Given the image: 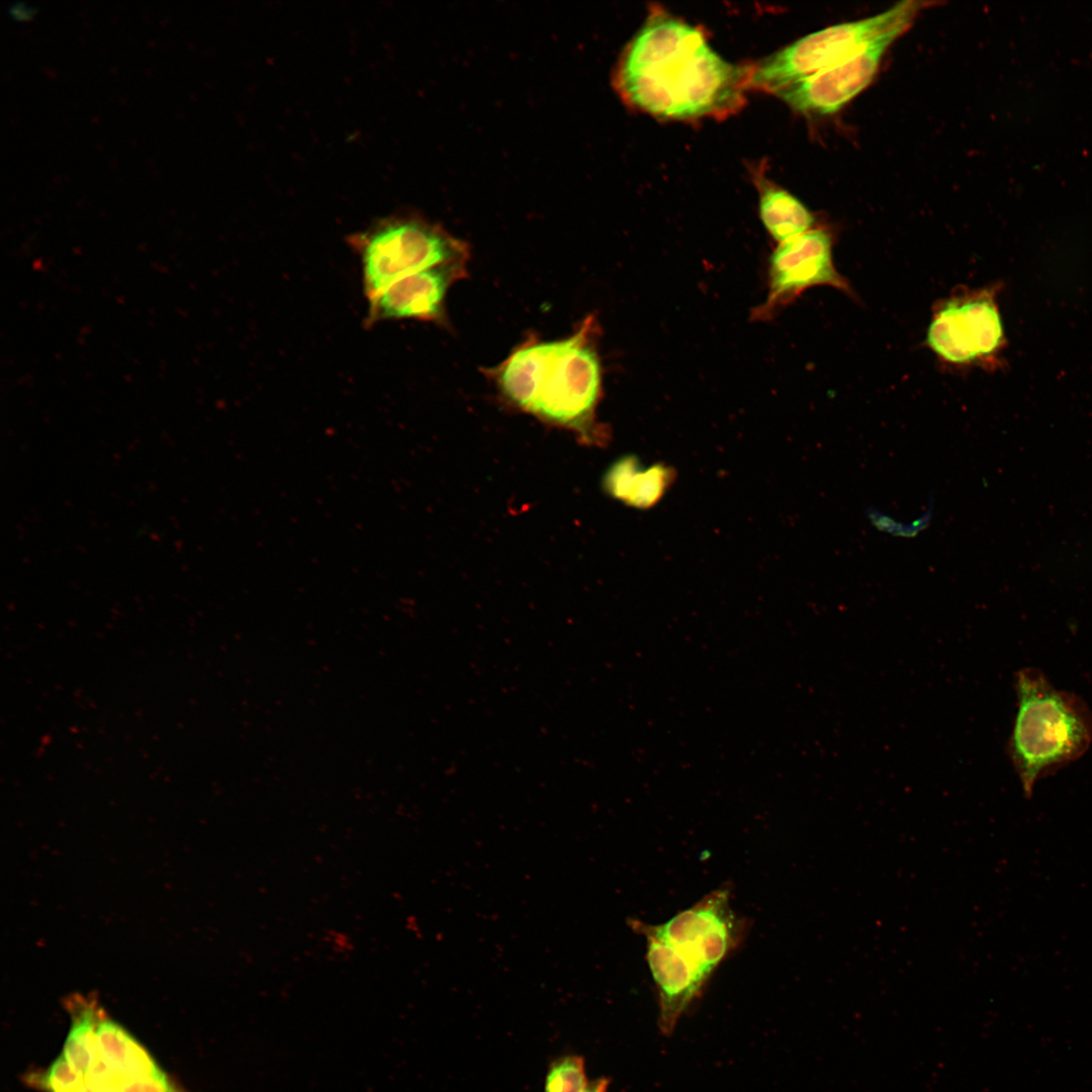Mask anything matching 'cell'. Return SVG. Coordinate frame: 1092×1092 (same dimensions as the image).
Here are the masks:
<instances>
[{"label": "cell", "instance_id": "16", "mask_svg": "<svg viewBox=\"0 0 1092 1092\" xmlns=\"http://www.w3.org/2000/svg\"><path fill=\"white\" fill-rule=\"evenodd\" d=\"M610 1086V1079L607 1077L598 1078L590 1083L582 1092H608Z\"/></svg>", "mask_w": 1092, "mask_h": 1092}, {"label": "cell", "instance_id": "8", "mask_svg": "<svg viewBox=\"0 0 1092 1092\" xmlns=\"http://www.w3.org/2000/svg\"><path fill=\"white\" fill-rule=\"evenodd\" d=\"M831 286L852 294L847 280L832 259V238L823 229H812L780 243L768 260V293L752 311V318L768 321L813 286Z\"/></svg>", "mask_w": 1092, "mask_h": 1092}, {"label": "cell", "instance_id": "2", "mask_svg": "<svg viewBox=\"0 0 1092 1092\" xmlns=\"http://www.w3.org/2000/svg\"><path fill=\"white\" fill-rule=\"evenodd\" d=\"M595 332L589 316L570 337L531 340L521 353L519 408L574 431L588 444L606 438L595 419L602 389Z\"/></svg>", "mask_w": 1092, "mask_h": 1092}, {"label": "cell", "instance_id": "1", "mask_svg": "<svg viewBox=\"0 0 1092 1092\" xmlns=\"http://www.w3.org/2000/svg\"><path fill=\"white\" fill-rule=\"evenodd\" d=\"M741 72L696 27L665 13L651 15L634 36L616 83L631 104L661 117L718 111L737 96Z\"/></svg>", "mask_w": 1092, "mask_h": 1092}, {"label": "cell", "instance_id": "15", "mask_svg": "<svg viewBox=\"0 0 1092 1092\" xmlns=\"http://www.w3.org/2000/svg\"><path fill=\"white\" fill-rule=\"evenodd\" d=\"M325 941L332 950L339 953H349L354 949L353 939L345 932L331 929L324 936Z\"/></svg>", "mask_w": 1092, "mask_h": 1092}, {"label": "cell", "instance_id": "4", "mask_svg": "<svg viewBox=\"0 0 1092 1092\" xmlns=\"http://www.w3.org/2000/svg\"><path fill=\"white\" fill-rule=\"evenodd\" d=\"M369 299L420 270L467 258L465 246L442 228L414 216L382 219L354 237Z\"/></svg>", "mask_w": 1092, "mask_h": 1092}, {"label": "cell", "instance_id": "10", "mask_svg": "<svg viewBox=\"0 0 1092 1092\" xmlns=\"http://www.w3.org/2000/svg\"><path fill=\"white\" fill-rule=\"evenodd\" d=\"M465 260L444 262L394 281L369 299V322L442 318L445 295L449 287L465 275Z\"/></svg>", "mask_w": 1092, "mask_h": 1092}, {"label": "cell", "instance_id": "9", "mask_svg": "<svg viewBox=\"0 0 1092 1092\" xmlns=\"http://www.w3.org/2000/svg\"><path fill=\"white\" fill-rule=\"evenodd\" d=\"M911 23L897 24L842 61L776 94L800 113L817 116L837 112L871 84L887 50Z\"/></svg>", "mask_w": 1092, "mask_h": 1092}, {"label": "cell", "instance_id": "11", "mask_svg": "<svg viewBox=\"0 0 1092 1092\" xmlns=\"http://www.w3.org/2000/svg\"><path fill=\"white\" fill-rule=\"evenodd\" d=\"M646 939V960L658 998L661 1032H673L679 1018L701 994L707 981L671 946L652 935Z\"/></svg>", "mask_w": 1092, "mask_h": 1092}, {"label": "cell", "instance_id": "7", "mask_svg": "<svg viewBox=\"0 0 1092 1092\" xmlns=\"http://www.w3.org/2000/svg\"><path fill=\"white\" fill-rule=\"evenodd\" d=\"M928 347L951 364H971L994 359L1005 335L995 290L964 292L942 301L926 334Z\"/></svg>", "mask_w": 1092, "mask_h": 1092}, {"label": "cell", "instance_id": "12", "mask_svg": "<svg viewBox=\"0 0 1092 1092\" xmlns=\"http://www.w3.org/2000/svg\"><path fill=\"white\" fill-rule=\"evenodd\" d=\"M673 478L671 468L661 463L644 467L635 456L627 455L608 467L602 484L612 497L644 510L662 498Z\"/></svg>", "mask_w": 1092, "mask_h": 1092}, {"label": "cell", "instance_id": "6", "mask_svg": "<svg viewBox=\"0 0 1092 1092\" xmlns=\"http://www.w3.org/2000/svg\"><path fill=\"white\" fill-rule=\"evenodd\" d=\"M731 888L724 884L666 922L631 920L641 935H652L671 946L706 981L744 939L748 922L731 907Z\"/></svg>", "mask_w": 1092, "mask_h": 1092}, {"label": "cell", "instance_id": "3", "mask_svg": "<svg viewBox=\"0 0 1092 1092\" xmlns=\"http://www.w3.org/2000/svg\"><path fill=\"white\" fill-rule=\"evenodd\" d=\"M1017 711L1008 753L1023 795L1035 785L1078 760L1092 744V712L1074 693L1057 689L1035 667L1015 675Z\"/></svg>", "mask_w": 1092, "mask_h": 1092}, {"label": "cell", "instance_id": "13", "mask_svg": "<svg viewBox=\"0 0 1092 1092\" xmlns=\"http://www.w3.org/2000/svg\"><path fill=\"white\" fill-rule=\"evenodd\" d=\"M760 219L779 244L810 230L815 218L809 209L788 191L766 187L759 200Z\"/></svg>", "mask_w": 1092, "mask_h": 1092}, {"label": "cell", "instance_id": "14", "mask_svg": "<svg viewBox=\"0 0 1092 1092\" xmlns=\"http://www.w3.org/2000/svg\"><path fill=\"white\" fill-rule=\"evenodd\" d=\"M588 1085L584 1059L568 1054L552 1061L548 1067L544 1092H582Z\"/></svg>", "mask_w": 1092, "mask_h": 1092}, {"label": "cell", "instance_id": "5", "mask_svg": "<svg viewBox=\"0 0 1092 1092\" xmlns=\"http://www.w3.org/2000/svg\"><path fill=\"white\" fill-rule=\"evenodd\" d=\"M923 4L901 1L874 16L807 34L763 59L753 71L751 83L778 92L842 61L897 24L912 22Z\"/></svg>", "mask_w": 1092, "mask_h": 1092}]
</instances>
